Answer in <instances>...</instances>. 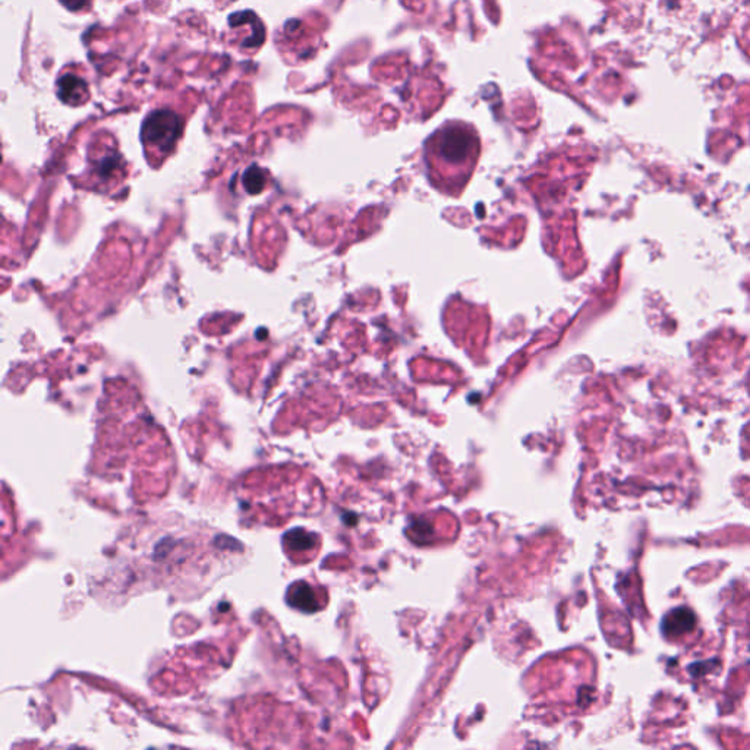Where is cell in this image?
<instances>
[{"instance_id": "cell-1", "label": "cell", "mask_w": 750, "mask_h": 750, "mask_svg": "<svg viewBox=\"0 0 750 750\" xmlns=\"http://www.w3.org/2000/svg\"><path fill=\"white\" fill-rule=\"evenodd\" d=\"M182 131V122L172 110L152 112L142 125V141L162 152H170Z\"/></svg>"}, {"instance_id": "cell-2", "label": "cell", "mask_w": 750, "mask_h": 750, "mask_svg": "<svg viewBox=\"0 0 750 750\" xmlns=\"http://www.w3.org/2000/svg\"><path fill=\"white\" fill-rule=\"evenodd\" d=\"M437 150L442 159L453 165L462 163L472 157L475 151V137L462 125H450L437 134Z\"/></svg>"}, {"instance_id": "cell-3", "label": "cell", "mask_w": 750, "mask_h": 750, "mask_svg": "<svg viewBox=\"0 0 750 750\" xmlns=\"http://www.w3.org/2000/svg\"><path fill=\"white\" fill-rule=\"evenodd\" d=\"M58 95L66 105L80 106L88 100V87L80 76L66 73L58 81Z\"/></svg>"}, {"instance_id": "cell-4", "label": "cell", "mask_w": 750, "mask_h": 750, "mask_svg": "<svg viewBox=\"0 0 750 750\" xmlns=\"http://www.w3.org/2000/svg\"><path fill=\"white\" fill-rule=\"evenodd\" d=\"M696 617L687 608H676L670 611L662 620V632L670 636H676L693 630Z\"/></svg>"}, {"instance_id": "cell-5", "label": "cell", "mask_w": 750, "mask_h": 750, "mask_svg": "<svg viewBox=\"0 0 750 750\" xmlns=\"http://www.w3.org/2000/svg\"><path fill=\"white\" fill-rule=\"evenodd\" d=\"M293 595H292V604L303 611H316L318 608V603H317V598L316 595L313 592L311 588H308L306 585H301V586H295V589H292Z\"/></svg>"}, {"instance_id": "cell-6", "label": "cell", "mask_w": 750, "mask_h": 750, "mask_svg": "<svg viewBox=\"0 0 750 750\" xmlns=\"http://www.w3.org/2000/svg\"><path fill=\"white\" fill-rule=\"evenodd\" d=\"M244 180H245V188L248 189L249 194L261 192L264 185H266L264 172L260 167H256V166H251L246 170Z\"/></svg>"}, {"instance_id": "cell-7", "label": "cell", "mask_w": 750, "mask_h": 750, "mask_svg": "<svg viewBox=\"0 0 750 750\" xmlns=\"http://www.w3.org/2000/svg\"><path fill=\"white\" fill-rule=\"evenodd\" d=\"M61 2H62V5H63L65 8H68L69 11L76 12V11H83V9H85V8L90 5L91 0H61Z\"/></svg>"}]
</instances>
